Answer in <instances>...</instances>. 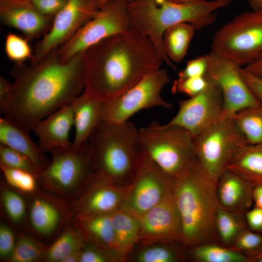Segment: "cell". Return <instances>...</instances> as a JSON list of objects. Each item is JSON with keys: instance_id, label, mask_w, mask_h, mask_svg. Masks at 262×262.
<instances>
[{"instance_id": "cell-39", "label": "cell", "mask_w": 262, "mask_h": 262, "mask_svg": "<svg viewBox=\"0 0 262 262\" xmlns=\"http://www.w3.org/2000/svg\"><path fill=\"white\" fill-rule=\"evenodd\" d=\"M208 80L206 76L190 77L174 81L172 86L173 93H183L190 97L204 90L207 86Z\"/></svg>"}, {"instance_id": "cell-45", "label": "cell", "mask_w": 262, "mask_h": 262, "mask_svg": "<svg viewBox=\"0 0 262 262\" xmlns=\"http://www.w3.org/2000/svg\"><path fill=\"white\" fill-rule=\"evenodd\" d=\"M247 228L252 231L262 234V210L254 207L245 213Z\"/></svg>"}, {"instance_id": "cell-35", "label": "cell", "mask_w": 262, "mask_h": 262, "mask_svg": "<svg viewBox=\"0 0 262 262\" xmlns=\"http://www.w3.org/2000/svg\"><path fill=\"white\" fill-rule=\"evenodd\" d=\"M137 262H176L183 260L181 252L174 247L159 245L146 247L136 255Z\"/></svg>"}, {"instance_id": "cell-21", "label": "cell", "mask_w": 262, "mask_h": 262, "mask_svg": "<svg viewBox=\"0 0 262 262\" xmlns=\"http://www.w3.org/2000/svg\"><path fill=\"white\" fill-rule=\"evenodd\" d=\"M254 187L232 171L226 169L216 183L219 206L231 211L246 213L253 203Z\"/></svg>"}, {"instance_id": "cell-22", "label": "cell", "mask_w": 262, "mask_h": 262, "mask_svg": "<svg viewBox=\"0 0 262 262\" xmlns=\"http://www.w3.org/2000/svg\"><path fill=\"white\" fill-rule=\"evenodd\" d=\"M72 223L87 243L108 250L118 260L124 258L116 242L111 214L74 215Z\"/></svg>"}, {"instance_id": "cell-41", "label": "cell", "mask_w": 262, "mask_h": 262, "mask_svg": "<svg viewBox=\"0 0 262 262\" xmlns=\"http://www.w3.org/2000/svg\"><path fill=\"white\" fill-rule=\"evenodd\" d=\"M16 236L13 229L5 223H0V258L1 260H7L10 258L14 249Z\"/></svg>"}, {"instance_id": "cell-11", "label": "cell", "mask_w": 262, "mask_h": 262, "mask_svg": "<svg viewBox=\"0 0 262 262\" xmlns=\"http://www.w3.org/2000/svg\"><path fill=\"white\" fill-rule=\"evenodd\" d=\"M196 159L216 182L237 149L246 143L232 116L223 117L194 138Z\"/></svg>"}, {"instance_id": "cell-16", "label": "cell", "mask_w": 262, "mask_h": 262, "mask_svg": "<svg viewBox=\"0 0 262 262\" xmlns=\"http://www.w3.org/2000/svg\"><path fill=\"white\" fill-rule=\"evenodd\" d=\"M99 9L98 0H67L51 26L35 45L33 62L58 48L91 19Z\"/></svg>"}, {"instance_id": "cell-36", "label": "cell", "mask_w": 262, "mask_h": 262, "mask_svg": "<svg viewBox=\"0 0 262 262\" xmlns=\"http://www.w3.org/2000/svg\"><path fill=\"white\" fill-rule=\"evenodd\" d=\"M28 41L26 38L8 33L5 40V51L8 59L15 64L23 63L28 60L31 61L34 53Z\"/></svg>"}, {"instance_id": "cell-46", "label": "cell", "mask_w": 262, "mask_h": 262, "mask_svg": "<svg viewBox=\"0 0 262 262\" xmlns=\"http://www.w3.org/2000/svg\"><path fill=\"white\" fill-rule=\"evenodd\" d=\"M243 68L250 74L262 79V54Z\"/></svg>"}, {"instance_id": "cell-51", "label": "cell", "mask_w": 262, "mask_h": 262, "mask_svg": "<svg viewBox=\"0 0 262 262\" xmlns=\"http://www.w3.org/2000/svg\"><path fill=\"white\" fill-rule=\"evenodd\" d=\"M249 262H262V250L249 256Z\"/></svg>"}, {"instance_id": "cell-31", "label": "cell", "mask_w": 262, "mask_h": 262, "mask_svg": "<svg viewBox=\"0 0 262 262\" xmlns=\"http://www.w3.org/2000/svg\"><path fill=\"white\" fill-rule=\"evenodd\" d=\"M0 189V203L5 214L16 227L22 225L28 219V206L23 194L2 181Z\"/></svg>"}, {"instance_id": "cell-40", "label": "cell", "mask_w": 262, "mask_h": 262, "mask_svg": "<svg viewBox=\"0 0 262 262\" xmlns=\"http://www.w3.org/2000/svg\"><path fill=\"white\" fill-rule=\"evenodd\" d=\"M118 260L108 250L86 243L81 251L80 262H110Z\"/></svg>"}, {"instance_id": "cell-28", "label": "cell", "mask_w": 262, "mask_h": 262, "mask_svg": "<svg viewBox=\"0 0 262 262\" xmlns=\"http://www.w3.org/2000/svg\"><path fill=\"white\" fill-rule=\"evenodd\" d=\"M196 29L188 23H181L168 28L164 33L163 45L168 58L173 62L181 61L186 55Z\"/></svg>"}, {"instance_id": "cell-43", "label": "cell", "mask_w": 262, "mask_h": 262, "mask_svg": "<svg viewBox=\"0 0 262 262\" xmlns=\"http://www.w3.org/2000/svg\"><path fill=\"white\" fill-rule=\"evenodd\" d=\"M43 16L52 18L60 11L66 1L63 0H31Z\"/></svg>"}, {"instance_id": "cell-6", "label": "cell", "mask_w": 262, "mask_h": 262, "mask_svg": "<svg viewBox=\"0 0 262 262\" xmlns=\"http://www.w3.org/2000/svg\"><path fill=\"white\" fill-rule=\"evenodd\" d=\"M139 131L145 153L173 178L196 158L194 137L182 127L153 121Z\"/></svg>"}, {"instance_id": "cell-15", "label": "cell", "mask_w": 262, "mask_h": 262, "mask_svg": "<svg viewBox=\"0 0 262 262\" xmlns=\"http://www.w3.org/2000/svg\"><path fill=\"white\" fill-rule=\"evenodd\" d=\"M28 196L29 226L40 238H55L72 221L74 213L67 200L39 187Z\"/></svg>"}, {"instance_id": "cell-52", "label": "cell", "mask_w": 262, "mask_h": 262, "mask_svg": "<svg viewBox=\"0 0 262 262\" xmlns=\"http://www.w3.org/2000/svg\"><path fill=\"white\" fill-rule=\"evenodd\" d=\"M98 0V3L99 8L102 6L105 3L113 1H117V0H122L126 1L127 2L130 1L131 0Z\"/></svg>"}, {"instance_id": "cell-18", "label": "cell", "mask_w": 262, "mask_h": 262, "mask_svg": "<svg viewBox=\"0 0 262 262\" xmlns=\"http://www.w3.org/2000/svg\"><path fill=\"white\" fill-rule=\"evenodd\" d=\"M139 219V240L183 243L181 220L173 191Z\"/></svg>"}, {"instance_id": "cell-38", "label": "cell", "mask_w": 262, "mask_h": 262, "mask_svg": "<svg viewBox=\"0 0 262 262\" xmlns=\"http://www.w3.org/2000/svg\"><path fill=\"white\" fill-rule=\"evenodd\" d=\"M250 256L262 250V234L251 230L248 228L244 230L229 248Z\"/></svg>"}, {"instance_id": "cell-17", "label": "cell", "mask_w": 262, "mask_h": 262, "mask_svg": "<svg viewBox=\"0 0 262 262\" xmlns=\"http://www.w3.org/2000/svg\"><path fill=\"white\" fill-rule=\"evenodd\" d=\"M127 190L93 173L70 203L74 215L111 214L121 209Z\"/></svg>"}, {"instance_id": "cell-5", "label": "cell", "mask_w": 262, "mask_h": 262, "mask_svg": "<svg viewBox=\"0 0 262 262\" xmlns=\"http://www.w3.org/2000/svg\"><path fill=\"white\" fill-rule=\"evenodd\" d=\"M86 142L94 173L117 184L132 181L145 155L139 131L128 121L101 120Z\"/></svg>"}, {"instance_id": "cell-27", "label": "cell", "mask_w": 262, "mask_h": 262, "mask_svg": "<svg viewBox=\"0 0 262 262\" xmlns=\"http://www.w3.org/2000/svg\"><path fill=\"white\" fill-rule=\"evenodd\" d=\"M111 217L117 244L125 257L139 240V219L121 209L112 213Z\"/></svg>"}, {"instance_id": "cell-44", "label": "cell", "mask_w": 262, "mask_h": 262, "mask_svg": "<svg viewBox=\"0 0 262 262\" xmlns=\"http://www.w3.org/2000/svg\"><path fill=\"white\" fill-rule=\"evenodd\" d=\"M240 72L254 97L260 103L262 104V79L250 74L243 67L240 68Z\"/></svg>"}, {"instance_id": "cell-34", "label": "cell", "mask_w": 262, "mask_h": 262, "mask_svg": "<svg viewBox=\"0 0 262 262\" xmlns=\"http://www.w3.org/2000/svg\"><path fill=\"white\" fill-rule=\"evenodd\" d=\"M5 182L11 187L27 195L39 188L38 177L29 171L0 165Z\"/></svg>"}, {"instance_id": "cell-7", "label": "cell", "mask_w": 262, "mask_h": 262, "mask_svg": "<svg viewBox=\"0 0 262 262\" xmlns=\"http://www.w3.org/2000/svg\"><path fill=\"white\" fill-rule=\"evenodd\" d=\"M49 153L51 159L39 175V187L71 202L94 173L87 142Z\"/></svg>"}, {"instance_id": "cell-19", "label": "cell", "mask_w": 262, "mask_h": 262, "mask_svg": "<svg viewBox=\"0 0 262 262\" xmlns=\"http://www.w3.org/2000/svg\"><path fill=\"white\" fill-rule=\"evenodd\" d=\"M0 18L2 24L20 31L28 40L46 34L53 19L42 15L31 0H0Z\"/></svg>"}, {"instance_id": "cell-37", "label": "cell", "mask_w": 262, "mask_h": 262, "mask_svg": "<svg viewBox=\"0 0 262 262\" xmlns=\"http://www.w3.org/2000/svg\"><path fill=\"white\" fill-rule=\"evenodd\" d=\"M0 165L32 172L39 178L41 172L25 155L0 144Z\"/></svg>"}, {"instance_id": "cell-50", "label": "cell", "mask_w": 262, "mask_h": 262, "mask_svg": "<svg viewBox=\"0 0 262 262\" xmlns=\"http://www.w3.org/2000/svg\"><path fill=\"white\" fill-rule=\"evenodd\" d=\"M252 10L262 11V0H246Z\"/></svg>"}, {"instance_id": "cell-23", "label": "cell", "mask_w": 262, "mask_h": 262, "mask_svg": "<svg viewBox=\"0 0 262 262\" xmlns=\"http://www.w3.org/2000/svg\"><path fill=\"white\" fill-rule=\"evenodd\" d=\"M29 133L8 119L3 116L0 118V144L25 155L41 173L50 159L46 156L38 144L32 140Z\"/></svg>"}, {"instance_id": "cell-2", "label": "cell", "mask_w": 262, "mask_h": 262, "mask_svg": "<svg viewBox=\"0 0 262 262\" xmlns=\"http://www.w3.org/2000/svg\"><path fill=\"white\" fill-rule=\"evenodd\" d=\"M83 94L102 100L125 91L159 69L164 60L151 41L134 29L83 51Z\"/></svg>"}, {"instance_id": "cell-29", "label": "cell", "mask_w": 262, "mask_h": 262, "mask_svg": "<svg viewBox=\"0 0 262 262\" xmlns=\"http://www.w3.org/2000/svg\"><path fill=\"white\" fill-rule=\"evenodd\" d=\"M215 228L219 244L229 248L241 233L247 228L245 213L231 211L219 206Z\"/></svg>"}, {"instance_id": "cell-13", "label": "cell", "mask_w": 262, "mask_h": 262, "mask_svg": "<svg viewBox=\"0 0 262 262\" xmlns=\"http://www.w3.org/2000/svg\"><path fill=\"white\" fill-rule=\"evenodd\" d=\"M207 55L206 75L218 86L222 93V118L232 116L242 109L260 103L244 80L241 67L213 51Z\"/></svg>"}, {"instance_id": "cell-48", "label": "cell", "mask_w": 262, "mask_h": 262, "mask_svg": "<svg viewBox=\"0 0 262 262\" xmlns=\"http://www.w3.org/2000/svg\"><path fill=\"white\" fill-rule=\"evenodd\" d=\"M253 198L255 207L262 210V185L254 186L253 192Z\"/></svg>"}, {"instance_id": "cell-32", "label": "cell", "mask_w": 262, "mask_h": 262, "mask_svg": "<svg viewBox=\"0 0 262 262\" xmlns=\"http://www.w3.org/2000/svg\"><path fill=\"white\" fill-rule=\"evenodd\" d=\"M191 248L192 258L198 262H249L246 255L218 244H205Z\"/></svg>"}, {"instance_id": "cell-8", "label": "cell", "mask_w": 262, "mask_h": 262, "mask_svg": "<svg viewBox=\"0 0 262 262\" xmlns=\"http://www.w3.org/2000/svg\"><path fill=\"white\" fill-rule=\"evenodd\" d=\"M211 51L244 67L262 54V11L243 12L215 33Z\"/></svg>"}, {"instance_id": "cell-10", "label": "cell", "mask_w": 262, "mask_h": 262, "mask_svg": "<svg viewBox=\"0 0 262 262\" xmlns=\"http://www.w3.org/2000/svg\"><path fill=\"white\" fill-rule=\"evenodd\" d=\"M169 82L167 71L161 67L148 74L125 91L103 101L102 120L124 122L141 110L171 108L172 104L161 96L162 91Z\"/></svg>"}, {"instance_id": "cell-14", "label": "cell", "mask_w": 262, "mask_h": 262, "mask_svg": "<svg viewBox=\"0 0 262 262\" xmlns=\"http://www.w3.org/2000/svg\"><path fill=\"white\" fill-rule=\"evenodd\" d=\"M207 78L208 83L206 88L189 98L180 100L178 112L168 123L183 127L194 138L223 116L224 102L221 90Z\"/></svg>"}, {"instance_id": "cell-47", "label": "cell", "mask_w": 262, "mask_h": 262, "mask_svg": "<svg viewBox=\"0 0 262 262\" xmlns=\"http://www.w3.org/2000/svg\"><path fill=\"white\" fill-rule=\"evenodd\" d=\"M12 82L2 76H0V102L6 99L9 96Z\"/></svg>"}, {"instance_id": "cell-3", "label": "cell", "mask_w": 262, "mask_h": 262, "mask_svg": "<svg viewBox=\"0 0 262 262\" xmlns=\"http://www.w3.org/2000/svg\"><path fill=\"white\" fill-rule=\"evenodd\" d=\"M216 183L196 158L174 178L173 195L181 220L183 243L190 248L219 244L215 228L219 207Z\"/></svg>"}, {"instance_id": "cell-49", "label": "cell", "mask_w": 262, "mask_h": 262, "mask_svg": "<svg viewBox=\"0 0 262 262\" xmlns=\"http://www.w3.org/2000/svg\"><path fill=\"white\" fill-rule=\"evenodd\" d=\"M82 249L70 254L65 258L62 262H80Z\"/></svg>"}, {"instance_id": "cell-9", "label": "cell", "mask_w": 262, "mask_h": 262, "mask_svg": "<svg viewBox=\"0 0 262 262\" xmlns=\"http://www.w3.org/2000/svg\"><path fill=\"white\" fill-rule=\"evenodd\" d=\"M132 29L127 2L110 1L101 6L91 19L57 48V52L61 60L66 62L105 39Z\"/></svg>"}, {"instance_id": "cell-33", "label": "cell", "mask_w": 262, "mask_h": 262, "mask_svg": "<svg viewBox=\"0 0 262 262\" xmlns=\"http://www.w3.org/2000/svg\"><path fill=\"white\" fill-rule=\"evenodd\" d=\"M48 246L26 235L16 238L13 252L7 260L9 262H37L43 260Z\"/></svg>"}, {"instance_id": "cell-30", "label": "cell", "mask_w": 262, "mask_h": 262, "mask_svg": "<svg viewBox=\"0 0 262 262\" xmlns=\"http://www.w3.org/2000/svg\"><path fill=\"white\" fill-rule=\"evenodd\" d=\"M232 117L247 144H262V103L242 109Z\"/></svg>"}, {"instance_id": "cell-12", "label": "cell", "mask_w": 262, "mask_h": 262, "mask_svg": "<svg viewBox=\"0 0 262 262\" xmlns=\"http://www.w3.org/2000/svg\"><path fill=\"white\" fill-rule=\"evenodd\" d=\"M173 187L174 178L145 153L140 168L127 187L120 209L139 218L172 193Z\"/></svg>"}, {"instance_id": "cell-54", "label": "cell", "mask_w": 262, "mask_h": 262, "mask_svg": "<svg viewBox=\"0 0 262 262\" xmlns=\"http://www.w3.org/2000/svg\"><path fill=\"white\" fill-rule=\"evenodd\" d=\"M63 0L65 1H66L67 0Z\"/></svg>"}, {"instance_id": "cell-4", "label": "cell", "mask_w": 262, "mask_h": 262, "mask_svg": "<svg viewBox=\"0 0 262 262\" xmlns=\"http://www.w3.org/2000/svg\"><path fill=\"white\" fill-rule=\"evenodd\" d=\"M231 0H189L182 3L167 0H131L127 2L128 11L133 29L147 37L167 66H176L166 56L163 48L164 32L169 27L188 23L196 30L213 24L216 11L227 7Z\"/></svg>"}, {"instance_id": "cell-53", "label": "cell", "mask_w": 262, "mask_h": 262, "mask_svg": "<svg viewBox=\"0 0 262 262\" xmlns=\"http://www.w3.org/2000/svg\"><path fill=\"white\" fill-rule=\"evenodd\" d=\"M168 1L173 2H176V3H182L184 2H186L189 0H167Z\"/></svg>"}, {"instance_id": "cell-1", "label": "cell", "mask_w": 262, "mask_h": 262, "mask_svg": "<svg viewBox=\"0 0 262 262\" xmlns=\"http://www.w3.org/2000/svg\"><path fill=\"white\" fill-rule=\"evenodd\" d=\"M9 96L0 102L3 117L28 132L41 120L83 93V52L66 62L57 48L30 64H15Z\"/></svg>"}, {"instance_id": "cell-20", "label": "cell", "mask_w": 262, "mask_h": 262, "mask_svg": "<svg viewBox=\"0 0 262 262\" xmlns=\"http://www.w3.org/2000/svg\"><path fill=\"white\" fill-rule=\"evenodd\" d=\"M72 102L39 121L33 131L38 138V145L45 152L72 146L69 132L73 127Z\"/></svg>"}, {"instance_id": "cell-24", "label": "cell", "mask_w": 262, "mask_h": 262, "mask_svg": "<svg viewBox=\"0 0 262 262\" xmlns=\"http://www.w3.org/2000/svg\"><path fill=\"white\" fill-rule=\"evenodd\" d=\"M103 100L83 93L72 102L74 136L72 147H78L87 142L102 120Z\"/></svg>"}, {"instance_id": "cell-25", "label": "cell", "mask_w": 262, "mask_h": 262, "mask_svg": "<svg viewBox=\"0 0 262 262\" xmlns=\"http://www.w3.org/2000/svg\"><path fill=\"white\" fill-rule=\"evenodd\" d=\"M227 168L253 185H262V144H244L235 151Z\"/></svg>"}, {"instance_id": "cell-42", "label": "cell", "mask_w": 262, "mask_h": 262, "mask_svg": "<svg viewBox=\"0 0 262 262\" xmlns=\"http://www.w3.org/2000/svg\"><path fill=\"white\" fill-rule=\"evenodd\" d=\"M208 66V55H202L188 61L185 68L178 74V79L205 76Z\"/></svg>"}, {"instance_id": "cell-26", "label": "cell", "mask_w": 262, "mask_h": 262, "mask_svg": "<svg viewBox=\"0 0 262 262\" xmlns=\"http://www.w3.org/2000/svg\"><path fill=\"white\" fill-rule=\"evenodd\" d=\"M86 242L72 221L67 225L51 245L48 246L43 261L62 262L70 254L82 249Z\"/></svg>"}]
</instances>
